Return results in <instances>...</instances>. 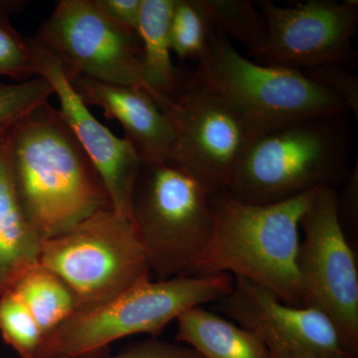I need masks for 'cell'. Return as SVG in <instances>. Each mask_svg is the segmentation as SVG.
I'll return each mask as SVG.
<instances>
[{
  "mask_svg": "<svg viewBox=\"0 0 358 358\" xmlns=\"http://www.w3.org/2000/svg\"><path fill=\"white\" fill-rule=\"evenodd\" d=\"M10 159L21 209L42 241L113 209L95 166L49 102L14 124Z\"/></svg>",
  "mask_w": 358,
  "mask_h": 358,
  "instance_id": "cell-1",
  "label": "cell"
},
{
  "mask_svg": "<svg viewBox=\"0 0 358 358\" xmlns=\"http://www.w3.org/2000/svg\"><path fill=\"white\" fill-rule=\"evenodd\" d=\"M317 190L272 204L247 203L228 190L209 195L213 230L192 277L228 273L267 289L285 305L303 307L300 223Z\"/></svg>",
  "mask_w": 358,
  "mask_h": 358,
  "instance_id": "cell-2",
  "label": "cell"
},
{
  "mask_svg": "<svg viewBox=\"0 0 358 358\" xmlns=\"http://www.w3.org/2000/svg\"><path fill=\"white\" fill-rule=\"evenodd\" d=\"M348 115L296 120L259 134L240 157L228 192L247 203L272 204L338 189L350 171Z\"/></svg>",
  "mask_w": 358,
  "mask_h": 358,
  "instance_id": "cell-3",
  "label": "cell"
},
{
  "mask_svg": "<svg viewBox=\"0 0 358 358\" xmlns=\"http://www.w3.org/2000/svg\"><path fill=\"white\" fill-rule=\"evenodd\" d=\"M233 285L228 273L145 280L99 307L74 313L45 336L37 358L95 357L127 336L157 338L181 313L215 303Z\"/></svg>",
  "mask_w": 358,
  "mask_h": 358,
  "instance_id": "cell-4",
  "label": "cell"
},
{
  "mask_svg": "<svg viewBox=\"0 0 358 358\" xmlns=\"http://www.w3.org/2000/svg\"><path fill=\"white\" fill-rule=\"evenodd\" d=\"M131 220L157 281L192 277L213 230L209 194L189 173L169 162H141Z\"/></svg>",
  "mask_w": 358,
  "mask_h": 358,
  "instance_id": "cell-5",
  "label": "cell"
},
{
  "mask_svg": "<svg viewBox=\"0 0 358 358\" xmlns=\"http://www.w3.org/2000/svg\"><path fill=\"white\" fill-rule=\"evenodd\" d=\"M193 75L241 110L259 134L285 122L350 114L345 103L301 71L245 57L216 29Z\"/></svg>",
  "mask_w": 358,
  "mask_h": 358,
  "instance_id": "cell-6",
  "label": "cell"
},
{
  "mask_svg": "<svg viewBox=\"0 0 358 358\" xmlns=\"http://www.w3.org/2000/svg\"><path fill=\"white\" fill-rule=\"evenodd\" d=\"M39 263L72 289L76 313L150 279L147 253L133 222L114 209L96 212L64 234L43 240Z\"/></svg>",
  "mask_w": 358,
  "mask_h": 358,
  "instance_id": "cell-7",
  "label": "cell"
},
{
  "mask_svg": "<svg viewBox=\"0 0 358 358\" xmlns=\"http://www.w3.org/2000/svg\"><path fill=\"white\" fill-rule=\"evenodd\" d=\"M160 109L174 129L166 162L189 173L209 195L227 190L240 157L255 138L241 110L192 71L181 72L176 93Z\"/></svg>",
  "mask_w": 358,
  "mask_h": 358,
  "instance_id": "cell-8",
  "label": "cell"
},
{
  "mask_svg": "<svg viewBox=\"0 0 358 358\" xmlns=\"http://www.w3.org/2000/svg\"><path fill=\"white\" fill-rule=\"evenodd\" d=\"M338 189L319 188L301 219L296 272L303 308L331 320L343 350L358 355V270L339 220Z\"/></svg>",
  "mask_w": 358,
  "mask_h": 358,
  "instance_id": "cell-9",
  "label": "cell"
},
{
  "mask_svg": "<svg viewBox=\"0 0 358 358\" xmlns=\"http://www.w3.org/2000/svg\"><path fill=\"white\" fill-rule=\"evenodd\" d=\"M33 38L58 59L69 80L88 78L150 94L138 33L110 22L93 0H60Z\"/></svg>",
  "mask_w": 358,
  "mask_h": 358,
  "instance_id": "cell-10",
  "label": "cell"
},
{
  "mask_svg": "<svg viewBox=\"0 0 358 358\" xmlns=\"http://www.w3.org/2000/svg\"><path fill=\"white\" fill-rule=\"evenodd\" d=\"M258 6L267 21L268 41L256 62L301 71L341 65L355 56L357 0H306L289 7L260 0Z\"/></svg>",
  "mask_w": 358,
  "mask_h": 358,
  "instance_id": "cell-11",
  "label": "cell"
},
{
  "mask_svg": "<svg viewBox=\"0 0 358 358\" xmlns=\"http://www.w3.org/2000/svg\"><path fill=\"white\" fill-rule=\"evenodd\" d=\"M213 312L253 331L271 358H355L343 350L331 320L315 308L285 305L267 289L234 277Z\"/></svg>",
  "mask_w": 358,
  "mask_h": 358,
  "instance_id": "cell-12",
  "label": "cell"
},
{
  "mask_svg": "<svg viewBox=\"0 0 358 358\" xmlns=\"http://www.w3.org/2000/svg\"><path fill=\"white\" fill-rule=\"evenodd\" d=\"M29 42L38 76L51 84L60 103L59 110L100 174L113 209L131 219V194L141 164L136 150L126 138H117L92 115L58 59L33 37Z\"/></svg>",
  "mask_w": 358,
  "mask_h": 358,
  "instance_id": "cell-13",
  "label": "cell"
},
{
  "mask_svg": "<svg viewBox=\"0 0 358 358\" xmlns=\"http://www.w3.org/2000/svg\"><path fill=\"white\" fill-rule=\"evenodd\" d=\"M87 106H96L117 120L141 162H164L174 141V129L166 114L145 90L105 83L88 78L69 80Z\"/></svg>",
  "mask_w": 358,
  "mask_h": 358,
  "instance_id": "cell-14",
  "label": "cell"
},
{
  "mask_svg": "<svg viewBox=\"0 0 358 358\" xmlns=\"http://www.w3.org/2000/svg\"><path fill=\"white\" fill-rule=\"evenodd\" d=\"M13 128L0 133V294L39 262L42 242L26 220L14 188L10 159Z\"/></svg>",
  "mask_w": 358,
  "mask_h": 358,
  "instance_id": "cell-15",
  "label": "cell"
},
{
  "mask_svg": "<svg viewBox=\"0 0 358 358\" xmlns=\"http://www.w3.org/2000/svg\"><path fill=\"white\" fill-rule=\"evenodd\" d=\"M173 0H143L138 35L141 46V73L159 108L176 93L181 71L173 65L171 18Z\"/></svg>",
  "mask_w": 358,
  "mask_h": 358,
  "instance_id": "cell-16",
  "label": "cell"
},
{
  "mask_svg": "<svg viewBox=\"0 0 358 358\" xmlns=\"http://www.w3.org/2000/svg\"><path fill=\"white\" fill-rule=\"evenodd\" d=\"M176 320V341L204 358H271L256 334L203 306L186 310Z\"/></svg>",
  "mask_w": 358,
  "mask_h": 358,
  "instance_id": "cell-17",
  "label": "cell"
},
{
  "mask_svg": "<svg viewBox=\"0 0 358 358\" xmlns=\"http://www.w3.org/2000/svg\"><path fill=\"white\" fill-rule=\"evenodd\" d=\"M9 289L31 313L44 338L77 312L72 289L39 262L22 273Z\"/></svg>",
  "mask_w": 358,
  "mask_h": 358,
  "instance_id": "cell-18",
  "label": "cell"
},
{
  "mask_svg": "<svg viewBox=\"0 0 358 358\" xmlns=\"http://www.w3.org/2000/svg\"><path fill=\"white\" fill-rule=\"evenodd\" d=\"M212 24L228 38L243 44L252 57L265 48L267 21L249 0H199Z\"/></svg>",
  "mask_w": 358,
  "mask_h": 358,
  "instance_id": "cell-19",
  "label": "cell"
},
{
  "mask_svg": "<svg viewBox=\"0 0 358 358\" xmlns=\"http://www.w3.org/2000/svg\"><path fill=\"white\" fill-rule=\"evenodd\" d=\"M169 29L173 53L181 61L196 62L208 50L215 31L199 0H173Z\"/></svg>",
  "mask_w": 358,
  "mask_h": 358,
  "instance_id": "cell-20",
  "label": "cell"
},
{
  "mask_svg": "<svg viewBox=\"0 0 358 358\" xmlns=\"http://www.w3.org/2000/svg\"><path fill=\"white\" fill-rule=\"evenodd\" d=\"M20 0H0V77L24 82L38 76L29 38L15 29L11 16L25 6Z\"/></svg>",
  "mask_w": 358,
  "mask_h": 358,
  "instance_id": "cell-21",
  "label": "cell"
},
{
  "mask_svg": "<svg viewBox=\"0 0 358 358\" xmlns=\"http://www.w3.org/2000/svg\"><path fill=\"white\" fill-rule=\"evenodd\" d=\"M0 334L20 358H37L44 334L22 301L8 289L0 294Z\"/></svg>",
  "mask_w": 358,
  "mask_h": 358,
  "instance_id": "cell-22",
  "label": "cell"
},
{
  "mask_svg": "<svg viewBox=\"0 0 358 358\" xmlns=\"http://www.w3.org/2000/svg\"><path fill=\"white\" fill-rule=\"evenodd\" d=\"M52 95L54 90L44 77L11 84L0 81V133L13 128L33 110L48 102Z\"/></svg>",
  "mask_w": 358,
  "mask_h": 358,
  "instance_id": "cell-23",
  "label": "cell"
},
{
  "mask_svg": "<svg viewBox=\"0 0 358 358\" xmlns=\"http://www.w3.org/2000/svg\"><path fill=\"white\" fill-rule=\"evenodd\" d=\"M306 76L317 82L338 98L348 112L358 115V78L338 64H327L301 70Z\"/></svg>",
  "mask_w": 358,
  "mask_h": 358,
  "instance_id": "cell-24",
  "label": "cell"
},
{
  "mask_svg": "<svg viewBox=\"0 0 358 358\" xmlns=\"http://www.w3.org/2000/svg\"><path fill=\"white\" fill-rule=\"evenodd\" d=\"M58 358H204L196 350L185 345L167 343L157 338L133 343L114 357H63Z\"/></svg>",
  "mask_w": 358,
  "mask_h": 358,
  "instance_id": "cell-25",
  "label": "cell"
},
{
  "mask_svg": "<svg viewBox=\"0 0 358 358\" xmlns=\"http://www.w3.org/2000/svg\"><path fill=\"white\" fill-rule=\"evenodd\" d=\"M96 8L115 25L138 33L143 0H93Z\"/></svg>",
  "mask_w": 358,
  "mask_h": 358,
  "instance_id": "cell-26",
  "label": "cell"
},
{
  "mask_svg": "<svg viewBox=\"0 0 358 358\" xmlns=\"http://www.w3.org/2000/svg\"><path fill=\"white\" fill-rule=\"evenodd\" d=\"M358 164L350 169V173L343 185V192H338V210L339 220H346L350 225L357 221Z\"/></svg>",
  "mask_w": 358,
  "mask_h": 358,
  "instance_id": "cell-27",
  "label": "cell"
}]
</instances>
